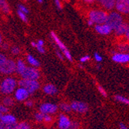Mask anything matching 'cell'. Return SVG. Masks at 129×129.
<instances>
[{
  "label": "cell",
  "mask_w": 129,
  "mask_h": 129,
  "mask_svg": "<svg viewBox=\"0 0 129 129\" xmlns=\"http://www.w3.org/2000/svg\"><path fill=\"white\" fill-rule=\"evenodd\" d=\"M87 24H88V26H93V24H94V22H93L92 20H90V19H89V20L87 21Z\"/></svg>",
  "instance_id": "obj_45"
},
{
  "label": "cell",
  "mask_w": 129,
  "mask_h": 129,
  "mask_svg": "<svg viewBox=\"0 0 129 129\" xmlns=\"http://www.w3.org/2000/svg\"><path fill=\"white\" fill-rule=\"evenodd\" d=\"M26 66L24 61L21 59L18 60V61L16 62V71L21 75L23 73V71L26 70Z\"/></svg>",
  "instance_id": "obj_19"
},
{
  "label": "cell",
  "mask_w": 129,
  "mask_h": 129,
  "mask_svg": "<svg viewBox=\"0 0 129 129\" xmlns=\"http://www.w3.org/2000/svg\"><path fill=\"white\" fill-rule=\"evenodd\" d=\"M3 104L5 106H12L13 104V100L9 97L5 98L3 100Z\"/></svg>",
  "instance_id": "obj_27"
},
{
  "label": "cell",
  "mask_w": 129,
  "mask_h": 129,
  "mask_svg": "<svg viewBox=\"0 0 129 129\" xmlns=\"http://www.w3.org/2000/svg\"><path fill=\"white\" fill-rule=\"evenodd\" d=\"M84 1L87 3H92L94 2L95 0H84Z\"/></svg>",
  "instance_id": "obj_47"
},
{
  "label": "cell",
  "mask_w": 129,
  "mask_h": 129,
  "mask_svg": "<svg viewBox=\"0 0 129 129\" xmlns=\"http://www.w3.org/2000/svg\"><path fill=\"white\" fill-rule=\"evenodd\" d=\"M98 90L99 91V93H101V94L104 97V98H106L108 96V93H107V91L105 90V89L101 86V85H98Z\"/></svg>",
  "instance_id": "obj_30"
},
{
  "label": "cell",
  "mask_w": 129,
  "mask_h": 129,
  "mask_svg": "<svg viewBox=\"0 0 129 129\" xmlns=\"http://www.w3.org/2000/svg\"><path fill=\"white\" fill-rule=\"evenodd\" d=\"M122 22H123V18L120 13L112 12V13L108 14L106 23L109 26H111L112 29H115Z\"/></svg>",
  "instance_id": "obj_4"
},
{
  "label": "cell",
  "mask_w": 129,
  "mask_h": 129,
  "mask_svg": "<svg viewBox=\"0 0 129 129\" xmlns=\"http://www.w3.org/2000/svg\"><path fill=\"white\" fill-rule=\"evenodd\" d=\"M0 129H1V128H0Z\"/></svg>",
  "instance_id": "obj_55"
},
{
  "label": "cell",
  "mask_w": 129,
  "mask_h": 129,
  "mask_svg": "<svg viewBox=\"0 0 129 129\" xmlns=\"http://www.w3.org/2000/svg\"><path fill=\"white\" fill-rule=\"evenodd\" d=\"M16 129H30V126L26 122H21L19 124H17Z\"/></svg>",
  "instance_id": "obj_26"
},
{
  "label": "cell",
  "mask_w": 129,
  "mask_h": 129,
  "mask_svg": "<svg viewBox=\"0 0 129 129\" xmlns=\"http://www.w3.org/2000/svg\"><path fill=\"white\" fill-rule=\"evenodd\" d=\"M119 127H120V129H128V128L125 126V124H124V123H122V122L120 123Z\"/></svg>",
  "instance_id": "obj_43"
},
{
  "label": "cell",
  "mask_w": 129,
  "mask_h": 129,
  "mask_svg": "<svg viewBox=\"0 0 129 129\" xmlns=\"http://www.w3.org/2000/svg\"><path fill=\"white\" fill-rule=\"evenodd\" d=\"M98 2L104 8L107 9H112L115 7L116 0H98Z\"/></svg>",
  "instance_id": "obj_17"
},
{
  "label": "cell",
  "mask_w": 129,
  "mask_h": 129,
  "mask_svg": "<svg viewBox=\"0 0 129 129\" xmlns=\"http://www.w3.org/2000/svg\"><path fill=\"white\" fill-rule=\"evenodd\" d=\"M118 50L121 51V53H124L125 51L127 50H129V46L126 43H123V44H121L119 46H118Z\"/></svg>",
  "instance_id": "obj_29"
},
{
  "label": "cell",
  "mask_w": 129,
  "mask_h": 129,
  "mask_svg": "<svg viewBox=\"0 0 129 129\" xmlns=\"http://www.w3.org/2000/svg\"><path fill=\"white\" fill-rule=\"evenodd\" d=\"M46 123H51L53 121V118L50 116V114H45L44 115V120H43Z\"/></svg>",
  "instance_id": "obj_34"
},
{
  "label": "cell",
  "mask_w": 129,
  "mask_h": 129,
  "mask_svg": "<svg viewBox=\"0 0 129 129\" xmlns=\"http://www.w3.org/2000/svg\"><path fill=\"white\" fill-rule=\"evenodd\" d=\"M112 60L118 63H126L129 62V53H117L112 56Z\"/></svg>",
  "instance_id": "obj_12"
},
{
  "label": "cell",
  "mask_w": 129,
  "mask_h": 129,
  "mask_svg": "<svg viewBox=\"0 0 129 129\" xmlns=\"http://www.w3.org/2000/svg\"><path fill=\"white\" fill-rule=\"evenodd\" d=\"M2 115H3V114H2L1 113H0V118H1V117H2Z\"/></svg>",
  "instance_id": "obj_52"
},
{
  "label": "cell",
  "mask_w": 129,
  "mask_h": 129,
  "mask_svg": "<svg viewBox=\"0 0 129 129\" xmlns=\"http://www.w3.org/2000/svg\"><path fill=\"white\" fill-rule=\"evenodd\" d=\"M108 16V14L102 10H91L89 13V19L97 25L106 23Z\"/></svg>",
  "instance_id": "obj_2"
},
{
  "label": "cell",
  "mask_w": 129,
  "mask_h": 129,
  "mask_svg": "<svg viewBox=\"0 0 129 129\" xmlns=\"http://www.w3.org/2000/svg\"><path fill=\"white\" fill-rule=\"evenodd\" d=\"M56 55L58 56V57H59L60 58V60H63V59H64V58H63V55L60 52V51H58V50H56Z\"/></svg>",
  "instance_id": "obj_41"
},
{
  "label": "cell",
  "mask_w": 129,
  "mask_h": 129,
  "mask_svg": "<svg viewBox=\"0 0 129 129\" xmlns=\"http://www.w3.org/2000/svg\"><path fill=\"white\" fill-rule=\"evenodd\" d=\"M95 30L97 33L101 35H108L111 33L113 30L111 26H109L107 23H104V24H99L95 26Z\"/></svg>",
  "instance_id": "obj_14"
},
{
  "label": "cell",
  "mask_w": 129,
  "mask_h": 129,
  "mask_svg": "<svg viewBox=\"0 0 129 129\" xmlns=\"http://www.w3.org/2000/svg\"><path fill=\"white\" fill-rule=\"evenodd\" d=\"M26 58H27V61H28V63H29L31 66H33V67H40V63L39 60H37L35 57H33L32 55L28 54Z\"/></svg>",
  "instance_id": "obj_20"
},
{
  "label": "cell",
  "mask_w": 129,
  "mask_h": 129,
  "mask_svg": "<svg viewBox=\"0 0 129 129\" xmlns=\"http://www.w3.org/2000/svg\"><path fill=\"white\" fill-rule=\"evenodd\" d=\"M37 1H38L40 3H43V0H37Z\"/></svg>",
  "instance_id": "obj_51"
},
{
  "label": "cell",
  "mask_w": 129,
  "mask_h": 129,
  "mask_svg": "<svg viewBox=\"0 0 129 129\" xmlns=\"http://www.w3.org/2000/svg\"><path fill=\"white\" fill-rule=\"evenodd\" d=\"M9 111V109L5 105H0V113L1 114H6Z\"/></svg>",
  "instance_id": "obj_35"
},
{
  "label": "cell",
  "mask_w": 129,
  "mask_h": 129,
  "mask_svg": "<svg viewBox=\"0 0 129 129\" xmlns=\"http://www.w3.org/2000/svg\"><path fill=\"white\" fill-rule=\"evenodd\" d=\"M50 36H51V37L53 38V40H54L55 43L57 45L58 47L60 48V51L63 52V56L67 58V59L69 61L71 62L72 60H73V59H72V56H71V54H70V51L67 50V48L65 46V45L63 44V43L59 39V37H58L56 36V34L54 32H51V33H50Z\"/></svg>",
  "instance_id": "obj_6"
},
{
  "label": "cell",
  "mask_w": 129,
  "mask_h": 129,
  "mask_svg": "<svg viewBox=\"0 0 129 129\" xmlns=\"http://www.w3.org/2000/svg\"><path fill=\"white\" fill-rule=\"evenodd\" d=\"M16 125H17L16 123L8 124L0 121V128L1 129H16Z\"/></svg>",
  "instance_id": "obj_23"
},
{
  "label": "cell",
  "mask_w": 129,
  "mask_h": 129,
  "mask_svg": "<svg viewBox=\"0 0 129 129\" xmlns=\"http://www.w3.org/2000/svg\"><path fill=\"white\" fill-rule=\"evenodd\" d=\"M80 126V124L78 121H74L71 122V124H70V127L69 129H79Z\"/></svg>",
  "instance_id": "obj_32"
},
{
  "label": "cell",
  "mask_w": 129,
  "mask_h": 129,
  "mask_svg": "<svg viewBox=\"0 0 129 129\" xmlns=\"http://www.w3.org/2000/svg\"><path fill=\"white\" fill-rule=\"evenodd\" d=\"M128 29H129V26H128L127 23L122 22L119 26H118L114 29L115 34L118 35V36H122V35L125 34V33L127 32V30Z\"/></svg>",
  "instance_id": "obj_16"
},
{
  "label": "cell",
  "mask_w": 129,
  "mask_h": 129,
  "mask_svg": "<svg viewBox=\"0 0 129 129\" xmlns=\"http://www.w3.org/2000/svg\"><path fill=\"white\" fill-rule=\"evenodd\" d=\"M37 50L40 52V53H45V49H44V47H43V46H40V45H38L37 43Z\"/></svg>",
  "instance_id": "obj_36"
},
{
  "label": "cell",
  "mask_w": 129,
  "mask_h": 129,
  "mask_svg": "<svg viewBox=\"0 0 129 129\" xmlns=\"http://www.w3.org/2000/svg\"><path fill=\"white\" fill-rule=\"evenodd\" d=\"M24 1H27V0H24Z\"/></svg>",
  "instance_id": "obj_54"
},
{
  "label": "cell",
  "mask_w": 129,
  "mask_h": 129,
  "mask_svg": "<svg viewBox=\"0 0 129 129\" xmlns=\"http://www.w3.org/2000/svg\"><path fill=\"white\" fill-rule=\"evenodd\" d=\"M115 8L122 14H129V0H116Z\"/></svg>",
  "instance_id": "obj_10"
},
{
  "label": "cell",
  "mask_w": 129,
  "mask_h": 129,
  "mask_svg": "<svg viewBox=\"0 0 129 129\" xmlns=\"http://www.w3.org/2000/svg\"><path fill=\"white\" fill-rule=\"evenodd\" d=\"M26 105L27 107H32L33 105V103L32 101H26Z\"/></svg>",
  "instance_id": "obj_42"
},
{
  "label": "cell",
  "mask_w": 129,
  "mask_h": 129,
  "mask_svg": "<svg viewBox=\"0 0 129 129\" xmlns=\"http://www.w3.org/2000/svg\"><path fill=\"white\" fill-rule=\"evenodd\" d=\"M60 109L63 111L64 113H70V111H72L71 109V106H70V104H67L66 102H62L60 104V106H59Z\"/></svg>",
  "instance_id": "obj_22"
},
{
  "label": "cell",
  "mask_w": 129,
  "mask_h": 129,
  "mask_svg": "<svg viewBox=\"0 0 129 129\" xmlns=\"http://www.w3.org/2000/svg\"><path fill=\"white\" fill-rule=\"evenodd\" d=\"M44 114L41 113V112H39V113H37L35 114V119L37 120V121L38 122H41L44 120Z\"/></svg>",
  "instance_id": "obj_28"
},
{
  "label": "cell",
  "mask_w": 129,
  "mask_h": 129,
  "mask_svg": "<svg viewBox=\"0 0 129 129\" xmlns=\"http://www.w3.org/2000/svg\"><path fill=\"white\" fill-rule=\"evenodd\" d=\"M54 3H55L56 6L58 9H62V3L60 2V0H54Z\"/></svg>",
  "instance_id": "obj_39"
},
{
  "label": "cell",
  "mask_w": 129,
  "mask_h": 129,
  "mask_svg": "<svg viewBox=\"0 0 129 129\" xmlns=\"http://www.w3.org/2000/svg\"><path fill=\"white\" fill-rule=\"evenodd\" d=\"M17 84L16 80L13 77H6L0 84V91L3 94H10L12 93Z\"/></svg>",
  "instance_id": "obj_1"
},
{
  "label": "cell",
  "mask_w": 129,
  "mask_h": 129,
  "mask_svg": "<svg viewBox=\"0 0 129 129\" xmlns=\"http://www.w3.org/2000/svg\"><path fill=\"white\" fill-rule=\"evenodd\" d=\"M6 60H7L6 56L3 53H0V64H2L3 63H4Z\"/></svg>",
  "instance_id": "obj_40"
},
{
  "label": "cell",
  "mask_w": 129,
  "mask_h": 129,
  "mask_svg": "<svg viewBox=\"0 0 129 129\" xmlns=\"http://www.w3.org/2000/svg\"><path fill=\"white\" fill-rule=\"evenodd\" d=\"M71 121L69 117L64 114H60L58 119V127L60 129H69L71 124Z\"/></svg>",
  "instance_id": "obj_11"
},
{
  "label": "cell",
  "mask_w": 129,
  "mask_h": 129,
  "mask_svg": "<svg viewBox=\"0 0 129 129\" xmlns=\"http://www.w3.org/2000/svg\"><path fill=\"white\" fill-rule=\"evenodd\" d=\"M114 100L118 101L120 103H122L126 105H129V98H127L124 96L121 95H115L114 96Z\"/></svg>",
  "instance_id": "obj_24"
},
{
  "label": "cell",
  "mask_w": 129,
  "mask_h": 129,
  "mask_svg": "<svg viewBox=\"0 0 129 129\" xmlns=\"http://www.w3.org/2000/svg\"><path fill=\"white\" fill-rule=\"evenodd\" d=\"M21 76L23 79L31 80H38L40 77V74L39 70L37 68H35L34 67H26V70L23 71Z\"/></svg>",
  "instance_id": "obj_5"
},
{
  "label": "cell",
  "mask_w": 129,
  "mask_h": 129,
  "mask_svg": "<svg viewBox=\"0 0 129 129\" xmlns=\"http://www.w3.org/2000/svg\"><path fill=\"white\" fill-rule=\"evenodd\" d=\"M64 1H69V0H64Z\"/></svg>",
  "instance_id": "obj_53"
},
{
  "label": "cell",
  "mask_w": 129,
  "mask_h": 129,
  "mask_svg": "<svg viewBox=\"0 0 129 129\" xmlns=\"http://www.w3.org/2000/svg\"><path fill=\"white\" fill-rule=\"evenodd\" d=\"M70 106H71L72 111L79 114H85L89 110L88 105L86 103L82 102V101H74L70 103Z\"/></svg>",
  "instance_id": "obj_8"
},
{
  "label": "cell",
  "mask_w": 129,
  "mask_h": 129,
  "mask_svg": "<svg viewBox=\"0 0 129 129\" xmlns=\"http://www.w3.org/2000/svg\"><path fill=\"white\" fill-rule=\"evenodd\" d=\"M17 15H18V16L19 17V19L22 21H23L24 22H28V18L26 16V14H25L24 13H22V12L18 10L17 11Z\"/></svg>",
  "instance_id": "obj_25"
},
{
  "label": "cell",
  "mask_w": 129,
  "mask_h": 129,
  "mask_svg": "<svg viewBox=\"0 0 129 129\" xmlns=\"http://www.w3.org/2000/svg\"><path fill=\"white\" fill-rule=\"evenodd\" d=\"M124 35H125V37H126L127 40L129 41V29H128L127 30V32L125 33V34H124Z\"/></svg>",
  "instance_id": "obj_46"
},
{
  "label": "cell",
  "mask_w": 129,
  "mask_h": 129,
  "mask_svg": "<svg viewBox=\"0 0 129 129\" xmlns=\"http://www.w3.org/2000/svg\"><path fill=\"white\" fill-rule=\"evenodd\" d=\"M29 95V93L27 91V90H26L23 87L18 88L15 92V98L19 101H25L26 99L28 98Z\"/></svg>",
  "instance_id": "obj_13"
},
{
  "label": "cell",
  "mask_w": 129,
  "mask_h": 129,
  "mask_svg": "<svg viewBox=\"0 0 129 129\" xmlns=\"http://www.w3.org/2000/svg\"><path fill=\"white\" fill-rule=\"evenodd\" d=\"M16 70V63L13 60L7 59L0 64V73L3 74H11Z\"/></svg>",
  "instance_id": "obj_7"
},
{
  "label": "cell",
  "mask_w": 129,
  "mask_h": 129,
  "mask_svg": "<svg viewBox=\"0 0 129 129\" xmlns=\"http://www.w3.org/2000/svg\"><path fill=\"white\" fill-rule=\"evenodd\" d=\"M90 60V56H88V55H86V56H82L80 59V61L81 62V63H85V62H87V60Z\"/></svg>",
  "instance_id": "obj_37"
},
{
  "label": "cell",
  "mask_w": 129,
  "mask_h": 129,
  "mask_svg": "<svg viewBox=\"0 0 129 129\" xmlns=\"http://www.w3.org/2000/svg\"><path fill=\"white\" fill-rule=\"evenodd\" d=\"M3 49H5V50H7V49L9 48V46H8V44L3 43Z\"/></svg>",
  "instance_id": "obj_48"
},
{
  "label": "cell",
  "mask_w": 129,
  "mask_h": 129,
  "mask_svg": "<svg viewBox=\"0 0 129 129\" xmlns=\"http://www.w3.org/2000/svg\"><path fill=\"white\" fill-rule=\"evenodd\" d=\"M11 51H12V53L14 54V55H18L19 53H20V49L18 46H13L11 49Z\"/></svg>",
  "instance_id": "obj_33"
},
{
  "label": "cell",
  "mask_w": 129,
  "mask_h": 129,
  "mask_svg": "<svg viewBox=\"0 0 129 129\" xmlns=\"http://www.w3.org/2000/svg\"><path fill=\"white\" fill-rule=\"evenodd\" d=\"M18 84L20 87H23L27 90L30 94L33 93L40 88V83L37 80H31L22 78L18 82Z\"/></svg>",
  "instance_id": "obj_3"
},
{
  "label": "cell",
  "mask_w": 129,
  "mask_h": 129,
  "mask_svg": "<svg viewBox=\"0 0 129 129\" xmlns=\"http://www.w3.org/2000/svg\"><path fill=\"white\" fill-rule=\"evenodd\" d=\"M43 91H44V93H46V94L55 95V94H56V93H57L58 90H57V88L54 85L48 84H46L43 87Z\"/></svg>",
  "instance_id": "obj_15"
},
{
  "label": "cell",
  "mask_w": 129,
  "mask_h": 129,
  "mask_svg": "<svg viewBox=\"0 0 129 129\" xmlns=\"http://www.w3.org/2000/svg\"><path fill=\"white\" fill-rule=\"evenodd\" d=\"M0 121L8 123V124H12V123H16V118H15V116L12 115V114H4L2 115Z\"/></svg>",
  "instance_id": "obj_18"
},
{
  "label": "cell",
  "mask_w": 129,
  "mask_h": 129,
  "mask_svg": "<svg viewBox=\"0 0 129 129\" xmlns=\"http://www.w3.org/2000/svg\"><path fill=\"white\" fill-rule=\"evenodd\" d=\"M94 59L96 60L97 62H101V60H102V57H101V56L99 53H94Z\"/></svg>",
  "instance_id": "obj_38"
},
{
  "label": "cell",
  "mask_w": 129,
  "mask_h": 129,
  "mask_svg": "<svg viewBox=\"0 0 129 129\" xmlns=\"http://www.w3.org/2000/svg\"><path fill=\"white\" fill-rule=\"evenodd\" d=\"M31 45H32V46H33V47H37V43L32 42V43H31Z\"/></svg>",
  "instance_id": "obj_49"
},
{
  "label": "cell",
  "mask_w": 129,
  "mask_h": 129,
  "mask_svg": "<svg viewBox=\"0 0 129 129\" xmlns=\"http://www.w3.org/2000/svg\"><path fill=\"white\" fill-rule=\"evenodd\" d=\"M58 106L53 103H44L40 107V111L44 114H52L57 111Z\"/></svg>",
  "instance_id": "obj_9"
},
{
  "label": "cell",
  "mask_w": 129,
  "mask_h": 129,
  "mask_svg": "<svg viewBox=\"0 0 129 129\" xmlns=\"http://www.w3.org/2000/svg\"><path fill=\"white\" fill-rule=\"evenodd\" d=\"M0 9L6 14H9L10 13L9 6L6 0H0Z\"/></svg>",
  "instance_id": "obj_21"
},
{
  "label": "cell",
  "mask_w": 129,
  "mask_h": 129,
  "mask_svg": "<svg viewBox=\"0 0 129 129\" xmlns=\"http://www.w3.org/2000/svg\"><path fill=\"white\" fill-rule=\"evenodd\" d=\"M18 10H19V11L22 12V13H25V14H26V15L29 13V9H28L25 6L21 5V4L18 5Z\"/></svg>",
  "instance_id": "obj_31"
},
{
  "label": "cell",
  "mask_w": 129,
  "mask_h": 129,
  "mask_svg": "<svg viewBox=\"0 0 129 129\" xmlns=\"http://www.w3.org/2000/svg\"><path fill=\"white\" fill-rule=\"evenodd\" d=\"M2 41H3V39H2V36H1V34H0V45L2 44Z\"/></svg>",
  "instance_id": "obj_50"
},
{
  "label": "cell",
  "mask_w": 129,
  "mask_h": 129,
  "mask_svg": "<svg viewBox=\"0 0 129 129\" xmlns=\"http://www.w3.org/2000/svg\"><path fill=\"white\" fill-rule=\"evenodd\" d=\"M38 45H40V46H44V42H43V40H39L38 41H37V43Z\"/></svg>",
  "instance_id": "obj_44"
}]
</instances>
